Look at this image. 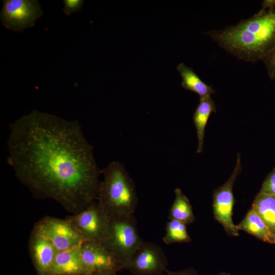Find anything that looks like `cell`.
Listing matches in <instances>:
<instances>
[{
	"instance_id": "obj_1",
	"label": "cell",
	"mask_w": 275,
	"mask_h": 275,
	"mask_svg": "<svg viewBox=\"0 0 275 275\" xmlns=\"http://www.w3.org/2000/svg\"><path fill=\"white\" fill-rule=\"evenodd\" d=\"M8 162L39 199H51L75 214L97 201L102 171L77 121L33 110L13 122Z\"/></svg>"
},
{
	"instance_id": "obj_2",
	"label": "cell",
	"mask_w": 275,
	"mask_h": 275,
	"mask_svg": "<svg viewBox=\"0 0 275 275\" xmlns=\"http://www.w3.org/2000/svg\"><path fill=\"white\" fill-rule=\"evenodd\" d=\"M206 34L239 59L263 60L275 48V1H264L257 13L236 25Z\"/></svg>"
},
{
	"instance_id": "obj_3",
	"label": "cell",
	"mask_w": 275,
	"mask_h": 275,
	"mask_svg": "<svg viewBox=\"0 0 275 275\" xmlns=\"http://www.w3.org/2000/svg\"><path fill=\"white\" fill-rule=\"evenodd\" d=\"M97 202L109 218L133 214L138 198L134 183L124 165L110 162L102 171Z\"/></svg>"
},
{
	"instance_id": "obj_4",
	"label": "cell",
	"mask_w": 275,
	"mask_h": 275,
	"mask_svg": "<svg viewBox=\"0 0 275 275\" xmlns=\"http://www.w3.org/2000/svg\"><path fill=\"white\" fill-rule=\"evenodd\" d=\"M143 241L136 218L131 214L110 218L106 236L101 243L126 269Z\"/></svg>"
},
{
	"instance_id": "obj_5",
	"label": "cell",
	"mask_w": 275,
	"mask_h": 275,
	"mask_svg": "<svg viewBox=\"0 0 275 275\" xmlns=\"http://www.w3.org/2000/svg\"><path fill=\"white\" fill-rule=\"evenodd\" d=\"M72 224L84 241L102 243L108 229L110 218L97 201L82 210L66 217Z\"/></svg>"
},
{
	"instance_id": "obj_6",
	"label": "cell",
	"mask_w": 275,
	"mask_h": 275,
	"mask_svg": "<svg viewBox=\"0 0 275 275\" xmlns=\"http://www.w3.org/2000/svg\"><path fill=\"white\" fill-rule=\"evenodd\" d=\"M32 230L49 240L58 252L73 248L84 241L66 217L44 216L34 224Z\"/></svg>"
},
{
	"instance_id": "obj_7",
	"label": "cell",
	"mask_w": 275,
	"mask_h": 275,
	"mask_svg": "<svg viewBox=\"0 0 275 275\" xmlns=\"http://www.w3.org/2000/svg\"><path fill=\"white\" fill-rule=\"evenodd\" d=\"M1 20L7 29L22 32L35 25L43 11L36 0H4Z\"/></svg>"
},
{
	"instance_id": "obj_8",
	"label": "cell",
	"mask_w": 275,
	"mask_h": 275,
	"mask_svg": "<svg viewBox=\"0 0 275 275\" xmlns=\"http://www.w3.org/2000/svg\"><path fill=\"white\" fill-rule=\"evenodd\" d=\"M168 264L166 255L160 246L143 241L125 269L131 275H165Z\"/></svg>"
},
{
	"instance_id": "obj_9",
	"label": "cell",
	"mask_w": 275,
	"mask_h": 275,
	"mask_svg": "<svg viewBox=\"0 0 275 275\" xmlns=\"http://www.w3.org/2000/svg\"><path fill=\"white\" fill-rule=\"evenodd\" d=\"M241 171L240 154L237 156L234 170L225 183L217 189L213 194V208L215 219L224 227L227 234L232 236H238L239 234L232 219L234 198L233 186Z\"/></svg>"
},
{
	"instance_id": "obj_10",
	"label": "cell",
	"mask_w": 275,
	"mask_h": 275,
	"mask_svg": "<svg viewBox=\"0 0 275 275\" xmlns=\"http://www.w3.org/2000/svg\"><path fill=\"white\" fill-rule=\"evenodd\" d=\"M80 252L86 273L117 272L124 269L117 258L100 242L84 241L80 245Z\"/></svg>"
},
{
	"instance_id": "obj_11",
	"label": "cell",
	"mask_w": 275,
	"mask_h": 275,
	"mask_svg": "<svg viewBox=\"0 0 275 275\" xmlns=\"http://www.w3.org/2000/svg\"><path fill=\"white\" fill-rule=\"evenodd\" d=\"M29 252L37 275H49L58 251L47 239L32 230Z\"/></svg>"
},
{
	"instance_id": "obj_12",
	"label": "cell",
	"mask_w": 275,
	"mask_h": 275,
	"mask_svg": "<svg viewBox=\"0 0 275 275\" xmlns=\"http://www.w3.org/2000/svg\"><path fill=\"white\" fill-rule=\"evenodd\" d=\"M81 244L68 250L58 252L49 275H81L86 273L80 256Z\"/></svg>"
},
{
	"instance_id": "obj_13",
	"label": "cell",
	"mask_w": 275,
	"mask_h": 275,
	"mask_svg": "<svg viewBox=\"0 0 275 275\" xmlns=\"http://www.w3.org/2000/svg\"><path fill=\"white\" fill-rule=\"evenodd\" d=\"M216 112L215 104L211 96L200 98L199 103L193 115L198 138V153H201L203 149L205 130L208 120L211 114Z\"/></svg>"
},
{
	"instance_id": "obj_14",
	"label": "cell",
	"mask_w": 275,
	"mask_h": 275,
	"mask_svg": "<svg viewBox=\"0 0 275 275\" xmlns=\"http://www.w3.org/2000/svg\"><path fill=\"white\" fill-rule=\"evenodd\" d=\"M236 227L258 239L271 243L272 233L258 214L251 208Z\"/></svg>"
},
{
	"instance_id": "obj_15",
	"label": "cell",
	"mask_w": 275,
	"mask_h": 275,
	"mask_svg": "<svg viewBox=\"0 0 275 275\" xmlns=\"http://www.w3.org/2000/svg\"><path fill=\"white\" fill-rule=\"evenodd\" d=\"M177 69L182 77L181 86L184 89L197 94L200 98L215 93L212 87L203 82L191 68L181 63Z\"/></svg>"
},
{
	"instance_id": "obj_16",
	"label": "cell",
	"mask_w": 275,
	"mask_h": 275,
	"mask_svg": "<svg viewBox=\"0 0 275 275\" xmlns=\"http://www.w3.org/2000/svg\"><path fill=\"white\" fill-rule=\"evenodd\" d=\"M175 199L169 210V219H174L186 225L194 222L195 217L192 206L187 197L181 189L174 190Z\"/></svg>"
},
{
	"instance_id": "obj_17",
	"label": "cell",
	"mask_w": 275,
	"mask_h": 275,
	"mask_svg": "<svg viewBox=\"0 0 275 275\" xmlns=\"http://www.w3.org/2000/svg\"><path fill=\"white\" fill-rule=\"evenodd\" d=\"M252 208L271 232L275 233V196L259 193L253 202Z\"/></svg>"
},
{
	"instance_id": "obj_18",
	"label": "cell",
	"mask_w": 275,
	"mask_h": 275,
	"mask_svg": "<svg viewBox=\"0 0 275 275\" xmlns=\"http://www.w3.org/2000/svg\"><path fill=\"white\" fill-rule=\"evenodd\" d=\"M165 230L162 241L166 244L188 243L191 240L187 232L186 225L181 222L169 219L166 223Z\"/></svg>"
},
{
	"instance_id": "obj_19",
	"label": "cell",
	"mask_w": 275,
	"mask_h": 275,
	"mask_svg": "<svg viewBox=\"0 0 275 275\" xmlns=\"http://www.w3.org/2000/svg\"><path fill=\"white\" fill-rule=\"evenodd\" d=\"M259 193L275 196V168L263 182Z\"/></svg>"
},
{
	"instance_id": "obj_20",
	"label": "cell",
	"mask_w": 275,
	"mask_h": 275,
	"mask_svg": "<svg viewBox=\"0 0 275 275\" xmlns=\"http://www.w3.org/2000/svg\"><path fill=\"white\" fill-rule=\"evenodd\" d=\"M63 12L67 16L79 11L84 4L82 0H64Z\"/></svg>"
},
{
	"instance_id": "obj_21",
	"label": "cell",
	"mask_w": 275,
	"mask_h": 275,
	"mask_svg": "<svg viewBox=\"0 0 275 275\" xmlns=\"http://www.w3.org/2000/svg\"><path fill=\"white\" fill-rule=\"evenodd\" d=\"M262 61L266 67L270 78L271 79H275V48L268 53Z\"/></svg>"
},
{
	"instance_id": "obj_22",
	"label": "cell",
	"mask_w": 275,
	"mask_h": 275,
	"mask_svg": "<svg viewBox=\"0 0 275 275\" xmlns=\"http://www.w3.org/2000/svg\"><path fill=\"white\" fill-rule=\"evenodd\" d=\"M165 275H199V273L195 268L189 267L179 271L168 270Z\"/></svg>"
},
{
	"instance_id": "obj_23",
	"label": "cell",
	"mask_w": 275,
	"mask_h": 275,
	"mask_svg": "<svg viewBox=\"0 0 275 275\" xmlns=\"http://www.w3.org/2000/svg\"><path fill=\"white\" fill-rule=\"evenodd\" d=\"M81 275H118L117 272H99L87 273Z\"/></svg>"
},
{
	"instance_id": "obj_24",
	"label": "cell",
	"mask_w": 275,
	"mask_h": 275,
	"mask_svg": "<svg viewBox=\"0 0 275 275\" xmlns=\"http://www.w3.org/2000/svg\"><path fill=\"white\" fill-rule=\"evenodd\" d=\"M271 243L275 244V233L272 234L271 238Z\"/></svg>"
},
{
	"instance_id": "obj_25",
	"label": "cell",
	"mask_w": 275,
	"mask_h": 275,
	"mask_svg": "<svg viewBox=\"0 0 275 275\" xmlns=\"http://www.w3.org/2000/svg\"><path fill=\"white\" fill-rule=\"evenodd\" d=\"M216 275H231L230 273L225 272H222L217 274Z\"/></svg>"
}]
</instances>
